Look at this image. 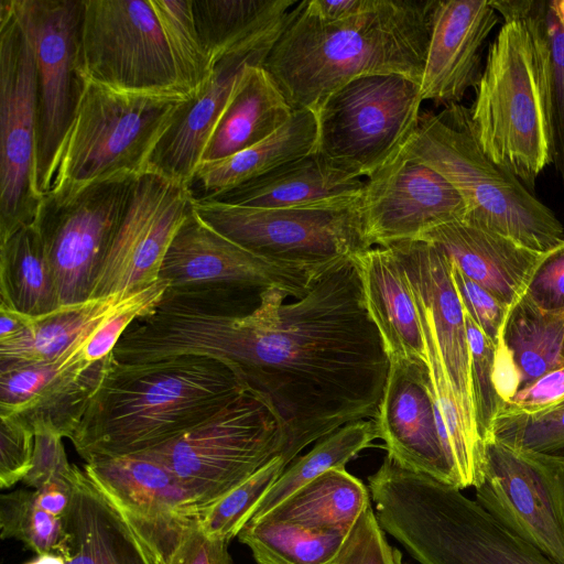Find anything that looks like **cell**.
Wrapping results in <instances>:
<instances>
[{"label":"cell","instance_id":"obj_32","mask_svg":"<svg viewBox=\"0 0 564 564\" xmlns=\"http://www.w3.org/2000/svg\"><path fill=\"white\" fill-rule=\"evenodd\" d=\"M198 34L213 64L284 28L294 0H192Z\"/></svg>","mask_w":564,"mask_h":564},{"label":"cell","instance_id":"obj_48","mask_svg":"<svg viewBox=\"0 0 564 564\" xmlns=\"http://www.w3.org/2000/svg\"><path fill=\"white\" fill-rule=\"evenodd\" d=\"M562 403H564V366L520 389L505 403L499 415L532 414Z\"/></svg>","mask_w":564,"mask_h":564},{"label":"cell","instance_id":"obj_46","mask_svg":"<svg viewBox=\"0 0 564 564\" xmlns=\"http://www.w3.org/2000/svg\"><path fill=\"white\" fill-rule=\"evenodd\" d=\"M0 487L23 481L31 469L34 432L15 416L0 415Z\"/></svg>","mask_w":564,"mask_h":564},{"label":"cell","instance_id":"obj_39","mask_svg":"<svg viewBox=\"0 0 564 564\" xmlns=\"http://www.w3.org/2000/svg\"><path fill=\"white\" fill-rule=\"evenodd\" d=\"M132 525L149 545L158 564H232L229 542L204 533L197 514Z\"/></svg>","mask_w":564,"mask_h":564},{"label":"cell","instance_id":"obj_41","mask_svg":"<svg viewBox=\"0 0 564 564\" xmlns=\"http://www.w3.org/2000/svg\"><path fill=\"white\" fill-rule=\"evenodd\" d=\"M288 465L279 455L223 497L199 509L197 520L204 533L228 542L237 536Z\"/></svg>","mask_w":564,"mask_h":564},{"label":"cell","instance_id":"obj_29","mask_svg":"<svg viewBox=\"0 0 564 564\" xmlns=\"http://www.w3.org/2000/svg\"><path fill=\"white\" fill-rule=\"evenodd\" d=\"M293 113L263 65L247 66L216 123L200 163L221 160L252 147L284 126Z\"/></svg>","mask_w":564,"mask_h":564},{"label":"cell","instance_id":"obj_28","mask_svg":"<svg viewBox=\"0 0 564 564\" xmlns=\"http://www.w3.org/2000/svg\"><path fill=\"white\" fill-rule=\"evenodd\" d=\"M316 145L315 111L294 110L292 118L264 140L228 158L198 164L188 188L194 199L214 198L315 152Z\"/></svg>","mask_w":564,"mask_h":564},{"label":"cell","instance_id":"obj_8","mask_svg":"<svg viewBox=\"0 0 564 564\" xmlns=\"http://www.w3.org/2000/svg\"><path fill=\"white\" fill-rule=\"evenodd\" d=\"M419 83L397 74L355 78L315 111L316 151L341 170L371 177L393 163L415 134Z\"/></svg>","mask_w":564,"mask_h":564},{"label":"cell","instance_id":"obj_9","mask_svg":"<svg viewBox=\"0 0 564 564\" xmlns=\"http://www.w3.org/2000/svg\"><path fill=\"white\" fill-rule=\"evenodd\" d=\"M284 446L271 411L245 391L198 426L142 454L167 467L199 510L282 456Z\"/></svg>","mask_w":564,"mask_h":564},{"label":"cell","instance_id":"obj_26","mask_svg":"<svg viewBox=\"0 0 564 564\" xmlns=\"http://www.w3.org/2000/svg\"><path fill=\"white\" fill-rule=\"evenodd\" d=\"M83 469L130 522H161L197 514L176 476L142 454L85 463Z\"/></svg>","mask_w":564,"mask_h":564},{"label":"cell","instance_id":"obj_53","mask_svg":"<svg viewBox=\"0 0 564 564\" xmlns=\"http://www.w3.org/2000/svg\"><path fill=\"white\" fill-rule=\"evenodd\" d=\"M554 12L564 29V0H551Z\"/></svg>","mask_w":564,"mask_h":564},{"label":"cell","instance_id":"obj_30","mask_svg":"<svg viewBox=\"0 0 564 564\" xmlns=\"http://www.w3.org/2000/svg\"><path fill=\"white\" fill-rule=\"evenodd\" d=\"M500 18L522 19L533 39L551 164L564 185V29L551 0H489Z\"/></svg>","mask_w":564,"mask_h":564},{"label":"cell","instance_id":"obj_34","mask_svg":"<svg viewBox=\"0 0 564 564\" xmlns=\"http://www.w3.org/2000/svg\"><path fill=\"white\" fill-rule=\"evenodd\" d=\"M521 389L564 366V310H546L528 295L511 308L503 332Z\"/></svg>","mask_w":564,"mask_h":564},{"label":"cell","instance_id":"obj_5","mask_svg":"<svg viewBox=\"0 0 564 564\" xmlns=\"http://www.w3.org/2000/svg\"><path fill=\"white\" fill-rule=\"evenodd\" d=\"M401 154L430 166L455 187L466 205L464 221L536 252L564 242V226L554 212L482 150L466 106L452 104L421 113Z\"/></svg>","mask_w":564,"mask_h":564},{"label":"cell","instance_id":"obj_51","mask_svg":"<svg viewBox=\"0 0 564 564\" xmlns=\"http://www.w3.org/2000/svg\"><path fill=\"white\" fill-rule=\"evenodd\" d=\"M30 316L0 304V345L21 337L29 327Z\"/></svg>","mask_w":564,"mask_h":564},{"label":"cell","instance_id":"obj_12","mask_svg":"<svg viewBox=\"0 0 564 564\" xmlns=\"http://www.w3.org/2000/svg\"><path fill=\"white\" fill-rule=\"evenodd\" d=\"M36 65V186L51 191L59 151L87 79L80 41L84 0H13Z\"/></svg>","mask_w":564,"mask_h":564},{"label":"cell","instance_id":"obj_40","mask_svg":"<svg viewBox=\"0 0 564 564\" xmlns=\"http://www.w3.org/2000/svg\"><path fill=\"white\" fill-rule=\"evenodd\" d=\"M0 536L21 541L36 555L69 554V536L63 518L43 510L34 489H17L0 496Z\"/></svg>","mask_w":564,"mask_h":564},{"label":"cell","instance_id":"obj_7","mask_svg":"<svg viewBox=\"0 0 564 564\" xmlns=\"http://www.w3.org/2000/svg\"><path fill=\"white\" fill-rule=\"evenodd\" d=\"M191 98L181 89L131 91L87 80L51 189L148 171L158 143Z\"/></svg>","mask_w":564,"mask_h":564},{"label":"cell","instance_id":"obj_3","mask_svg":"<svg viewBox=\"0 0 564 564\" xmlns=\"http://www.w3.org/2000/svg\"><path fill=\"white\" fill-rule=\"evenodd\" d=\"M245 392L213 358L122 364L113 356L70 441L85 460L143 453L198 426Z\"/></svg>","mask_w":564,"mask_h":564},{"label":"cell","instance_id":"obj_17","mask_svg":"<svg viewBox=\"0 0 564 564\" xmlns=\"http://www.w3.org/2000/svg\"><path fill=\"white\" fill-rule=\"evenodd\" d=\"M323 271L270 262L215 230L193 207L167 249L159 279L173 292L279 289L300 299Z\"/></svg>","mask_w":564,"mask_h":564},{"label":"cell","instance_id":"obj_13","mask_svg":"<svg viewBox=\"0 0 564 564\" xmlns=\"http://www.w3.org/2000/svg\"><path fill=\"white\" fill-rule=\"evenodd\" d=\"M36 65L13 0H0V242L35 221Z\"/></svg>","mask_w":564,"mask_h":564},{"label":"cell","instance_id":"obj_15","mask_svg":"<svg viewBox=\"0 0 564 564\" xmlns=\"http://www.w3.org/2000/svg\"><path fill=\"white\" fill-rule=\"evenodd\" d=\"M80 56L87 80L131 91L184 90L150 0H84Z\"/></svg>","mask_w":564,"mask_h":564},{"label":"cell","instance_id":"obj_35","mask_svg":"<svg viewBox=\"0 0 564 564\" xmlns=\"http://www.w3.org/2000/svg\"><path fill=\"white\" fill-rule=\"evenodd\" d=\"M131 293L90 299L64 305L39 317H31L25 333L0 345V362L54 359L96 326Z\"/></svg>","mask_w":564,"mask_h":564},{"label":"cell","instance_id":"obj_24","mask_svg":"<svg viewBox=\"0 0 564 564\" xmlns=\"http://www.w3.org/2000/svg\"><path fill=\"white\" fill-rule=\"evenodd\" d=\"M365 183L315 151L210 199L257 208L348 209L359 206Z\"/></svg>","mask_w":564,"mask_h":564},{"label":"cell","instance_id":"obj_10","mask_svg":"<svg viewBox=\"0 0 564 564\" xmlns=\"http://www.w3.org/2000/svg\"><path fill=\"white\" fill-rule=\"evenodd\" d=\"M138 176L119 174L54 188L43 196L33 224L41 235L61 306L90 300Z\"/></svg>","mask_w":564,"mask_h":564},{"label":"cell","instance_id":"obj_38","mask_svg":"<svg viewBox=\"0 0 564 564\" xmlns=\"http://www.w3.org/2000/svg\"><path fill=\"white\" fill-rule=\"evenodd\" d=\"M180 86L192 97L208 83L214 64L198 34L192 0H150Z\"/></svg>","mask_w":564,"mask_h":564},{"label":"cell","instance_id":"obj_21","mask_svg":"<svg viewBox=\"0 0 564 564\" xmlns=\"http://www.w3.org/2000/svg\"><path fill=\"white\" fill-rule=\"evenodd\" d=\"M281 32L248 43L215 63L208 83L186 101L158 143L149 171L189 186L216 123L245 69L249 65L264 64Z\"/></svg>","mask_w":564,"mask_h":564},{"label":"cell","instance_id":"obj_52","mask_svg":"<svg viewBox=\"0 0 564 564\" xmlns=\"http://www.w3.org/2000/svg\"><path fill=\"white\" fill-rule=\"evenodd\" d=\"M24 564H66L65 558L58 554H43L36 555L35 558Z\"/></svg>","mask_w":564,"mask_h":564},{"label":"cell","instance_id":"obj_22","mask_svg":"<svg viewBox=\"0 0 564 564\" xmlns=\"http://www.w3.org/2000/svg\"><path fill=\"white\" fill-rule=\"evenodd\" d=\"M499 20L489 0H437L420 82L423 101L459 104L476 88L482 50Z\"/></svg>","mask_w":564,"mask_h":564},{"label":"cell","instance_id":"obj_43","mask_svg":"<svg viewBox=\"0 0 564 564\" xmlns=\"http://www.w3.org/2000/svg\"><path fill=\"white\" fill-rule=\"evenodd\" d=\"M491 438L514 447L564 456V403L532 414L499 415Z\"/></svg>","mask_w":564,"mask_h":564},{"label":"cell","instance_id":"obj_11","mask_svg":"<svg viewBox=\"0 0 564 564\" xmlns=\"http://www.w3.org/2000/svg\"><path fill=\"white\" fill-rule=\"evenodd\" d=\"M195 213L215 230L278 264L322 271L371 248L358 207L281 209L194 199Z\"/></svg>","mask_w":564,"mask_h":564},{"label":"cell","instance_id":"obj_1","mask_svg":"<svg viewBox=\"0 0 564 564\" xmlns=\"http://www.w3.org/2000/svg\"><path fill=\"white\" fill-rule=\"evenodd\" d=\"M354 258L324 270L292 302L279 289L261 291L243 315L224 307V292L167 290L126 333L124 355L133 364L183 355L224 362L273 414L290 464L311 443L378 413L390 358Z\"/></svg>","mask_w":564,"mask_h":564},{"label":"cell","instance_id":"obj_25","mask_svg":"<svg viewBox=\"0 0 564 564\" xmlns=\"http://www.w3.org/2000/svg\"><path fill=\"white\" fill-rule=\"evenodd\" d=\"M63 520L69 536L66 564H158L132 523L76 465Z\"/></svg>","mask_w":564,"mask_h":564},{"label":"cell","instance_id":"obj_14","mask_svg":"<svg viewBox=\"0 0 564 564\" xmlns=\"http://www.w3.org/2000/svg\"><path fill=\"white\" fill-rule=\"evenodd\" d=\"M475 501L518 538L564 564V456L486 444Z\"/></svg>","mask_w":564,"mask_h":564},{"label":"cell","instance_id":"obj_37","mask_svg":"<svg viewBox=\"0 0 564 564\" xmlns=\"http://www.w3.org/2000/svg\"><path fill=\"white\" fill-rule=\"evenodd\" d=\"M379 438L373 419L348 423L318 440L305 455L296 457L257 506L252 519H258L316 477L345 465Z\"/></svg>","mask_w":564,"mask_h":564},{"label":"cell","instance_id":"obj_19","mask_svg":"<svg viewBox=\"0 0 564 564\" xmlns=\"http://www.w3.org/2000/svg\"><path fill=\"white\" fill-rule=\"evenodd\" d=\"M373 420L393 462L462 490L451 443L437 420L427 365L390 361Z\"/></svg>","mask_w":564,"mask_h":564},{"label":"cell","instance_id":"obj_27","mask_svg":"<svg viewBox=\"0 0 564 564\" xmlns=\"http://www.w3.org/2000/svg\"><path fill=\"white\" fill-rule=\"evenodd\" d=\"M366 307L391 360L425 364L422 325L406 274L389 246L356 256Z\"/></svg>","mask_w":564,"mask_h":564},{"label":"cell","instance_id":"obj_44","mask_svg":"<svg viewBox=\"0 0 564 564\" xmlns=\"http://www.w3.org/2000/svg\"><path fill=\"white\" fill-rule=\"evenodd\" d=\"M452 279L465 313L494 343L496 350L505 347L503 332L511 310L489 291L466 276L453 262Z\"/></svg>","mask_w":564,"mask_h":564},{"label":"cell","instance_id":"obj_6","mask_svg":"<svg viewBox=\"0 0 564 564\" xmlns=\"http://www.w3.org/2000/svg\"><path fill=\"white\" fill-rule=\"evenodd\" d=\"M490 43L471 122L486 154L530 191L551 164L539 65L525 22L512 15Z\"/></svg>","mask_w":564,"mask_h":564},{"label":"cell","instance_id":"obj_50","mask_svg":"<svg viewBox=\"0 0 564 564\" xmlns=\"http://www.w3.org/2000/svg\"><path fill=\"white\" fill-rule=\"evenodd\" d=\"M73 473L69 477H54L34 489L39 506L50 514L64 518L73 498Z\"/></svg>","mask_w":564,"mask_h":564},{"label":"cell","instance_id":"obj_16","mask_svg":"<svg viewBox=\"0 0 564 564\" xmlns=\"http://www.w3.org/2000/svg\"><path fill=\"white\" fill-rule=\"evenodd\" d=\"M193 202L185 185L149 170L140 174L90 299L134 293L156 283L167 249Z\"/></svg>","mask_w":564,"mask_h":564},{"label":"cell","instance_id":"obj_20","mask_svg":"<svg viewBox=\"0 0 564 564\" xmlns=\"http://www.w3.org/2000/svg\"><path fill=\"white\" fill-rule=\"evenodd\" d=\"M387 246L400 261L413 296L426 313L465 421L471 433L481 440L474 415L465 311L452 279V262L440 248L426 240Z\"/></svg>","mask_w":564,"mask_h":564},{"label":"cell","instance_id":"obj_42","mask_svg":"<svg viewBox=\"0 0 564 564\" xmlns=\"http://www.w3.org/2000/svg\"><path fill=\"white\" fill-rule=\"evenodd\" d=\"M465 318L470 349L475 423L480 438L486 444L491 438L495 421L505 406L495 381L496 346L466 313Z\"/></svg>","mask_w":564,"mask_h":564},{"label":"cell","instance_id":"obj_31","mask_svg":"<svg viewBox=\"0 0 564 564\" xmlns=\"http://www.w3.org/2000/svg\"><path fill=\"white\" fill-rule=\"evenodd\" d=\"M369 506L367 487L345 468H334L258 519L290 521L310 529L349 534Z\"/></svg>","mask_w":564,"mask_h":564},{"label":"cell","instance_id":"obj_2","mask_svg":"<svg viewBox=\"0 0 564 564\" xmlns=\"http://www.w3.org/2000/svg\"><path fill=\"white\" fill-rule=\"evenodd\" d=\"M437 0H369L333 22L291 10L263 67L293 110L316 111L348 82L397 74L421 82Z\"/></svg>","mask_w":564,"mask_h":564},{"label":"cell","instance_id":"obj_45","mask_svg":"<svg viewBox=\"0 0 564 564\" xmlns=\"http://www.w3.org/2000/svg\"><path fill=\"white\" fill-rule=\"evenodd\" d=\"M335 564H401V555L388 543L371 505L350 531Z\"/></svg>","mask_w":564,"mask_h":564},{"label":"cell","instance_id":"obj_18","mask_svg":"<svg viewBox=\"0 0 564 564\" xmlns=\"http://www.w3.org/2000/svg\"><path fill=\"white\" fill-rule=\"evenodd\" d=\"M358 209L371 247L416 240L435 227L464 220L467 213L445 177L402 154L367 178Z\"/></svg>","mask_w":564,"mask_h":564},{"label":"cell","instance_id":"obj_36","mask_svg":"<svg viewBox=\"0 0 564 564\" xmlns=\"http://www.w3.org/2000/svg\"><path fill=\"white\" fill-rule=\"evenodd\" d=\"M348 535L261 518L249 520L237 538L257 564H335Z\"/></svg>","mask_w":564,"mask_h":564},{"label":"cell","instance_id":"obj_49","mask_svg":"<svg viewBox=\"0 0 564 564\" xmlns=\"http://www.w3.org/2000/svg\"><path fill=\"white\" fill-rule=\"evenodd\" d=\"M525 295L546 310H564V242L547 252Z\"/></svg>","mask_w":564,"mask_h":564},{"label":"cell","instance_id":"obj_23","mask_svg":"<svg viewBox=\"0 0 564 564\" xmlns=\"http://www.w3.org/2000/svg\"><path fill=\"white\" fill-rule=\"evenodd\" d=\"M419 239L440 248L466 276L510 310L524 296L547 254L464 220L435 227Z\"/></svg>","mask_w":564,"mask_h":564},{"label":"cell","instance_id":"obj_4","mask_svg":"<svg viewBox=\"0 0 564 564\" xmlns=\"http://www.w3.org/2000/svg\"><path fill=\"white\" fill-rule=\"evenodd\" d=\"M384 532L422 564H557L460 489L387 465L371 484Z\"/></svg>","mask_w":564,"mask_h":564},{"label":"cell","instance_id":"obj_47","mask_svg":"<svg viewBox=\"0 0 564 564\" xmlns=\"http://www.w3.org/2000/svg\"><path fill=\"white\" fill-rule=\"evenodd\" d=\"M63 436L50 430L34 433L32 466L23 484L36 489L54 477H69L74 465L68 463Z\"/></svg>","mask_w":564,"mask_h":564},{"label":"cell","instance_id":"obj_33","mask_svg":"<svg viewBox=\"0 0 564 564\" xmlns=\"http://www.w3.org/2000/svg\"><path fill=\"white\" fill-rule=\"evenodd\" d=\"M0 304L30 317L61 307L45 248L34 224L0 242Z\"/></svg>","mask_w":564,"mask_h":564}]
</instances>
